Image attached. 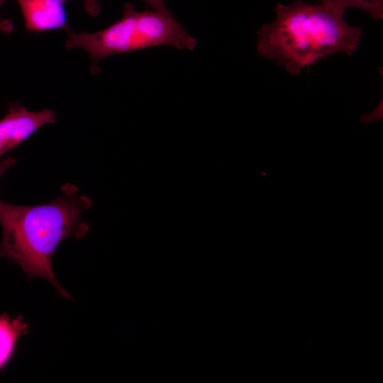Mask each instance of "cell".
I'll use <instances>...</instances> for the list:
<instances>
[{
    "mask_svg": "<svg viewBox=\"0 0 383 383\" xmlns=\"http://www.w3.org/2000/svg\"><path fill=\"white\" fill-rule=\"evenodd\" d=\"M77 191L74 185H65L62 196L39 206H17L0 200V259L7 257L18 264L28 278L48 279L68 299L71 296L57 281L51 261L62 240L81 238L89 231L82 214L92 202Z\"/></svg>",
    "mask_w": 383,
    "mask_h": 383,
    "instance_id": "1",
    "label": "cell"
},
{
    "mask_svg": "<svg viewBox=\"0 0 383 383\" xmlns=\"http://www.w3.org/2000/svg\"><path fill=\"white\" fill-rule=\"evenodd\" d=\"M274 11V20L256 32L257 50L292 76L331 55H352L363 34L360 27L344 21V13L322 3H278Z\"/></svg>",
    "mask_w": 383,
    "mask_h": 383,
    "instance_id": "2",
    "label": "cell"
},
{
    "mask_svg": "<svg viewBox=\"0 0 383 383\" xmlns=\"http://www.w3.org/2000/svg\"><path fill=\"white\" fill-rule=\"evenodd\" d=\"M66 32V48L84 50L91 60L93 73L99 70V62L109 56L160 45L192 50L197 44L170 13L154 9L138 11L130 3L124 5L121 18L101 30Z\"/></svg>",
    "mask_w": 383,
    "mask_h": 383,
    "instance_id": "3",
    "label": "cell"
},
{
    "mask_svg": "<svg viewBox=\"0 0 383 383\" xmlns=\"http://www.w3.org/2000/svg\"><path fill=\"white\" fill-rule=\"evenodd\" d=\"M55 118V112L50 109L30 111L19 104H11L6 114L0 120V157L41 127L54 123Z\"/></svg>",
    "mask_w": 383,
    "mask_h": 383,
    "instance_id": "4",
    "label": "cell"
},
{
    "mask_svg": "<svg viewBox=\"0 0 383 383\" xmlns=\"http://www.w3.org/2000/svg\"><path fill=\"white\" fill-rule=\"evenodd\" d=\"M21 10L27 31L40 33L71 29L65 4L68 0H16Z\"/></svg>",
    "mask_w": 383,
    "mask_h": 383,
    "instance_id": "5",
    "label": "cell"
},
{
    "mask_svg": "<svg viewBox=\"0 0 383 383\" xmlns=\"http://www.w3.org/2000/svg\"><path fill=\"white\" fill-rule=\"evenodd\" d=\"M28 330V324L21 317L10 318L6 314L0 315V370L11 358L16 342Z\"/></svg>",
    "mask_w": 383,
    "mask_h": 383,
    "instance_id": "6",
    "label": "cell"
},
{
    "mask_svg": "<svg viewBox=\"0 0 383 383\" xmlns=\"http://www.w3.org/2000/svg\"><path fill=\"white\" fill-rule=\"evenodd\" d=\"M322 4L344 13L345 9L356 8L369 13L373 20L383 18V0H321Z\"/></svg>",
    "mask_w": 383,
    "mask_h": 383,
    "instance_id": "7",
    "label": "cell"
},
{
    "mask_svg": "<svg viewBox=\"0 0 383 383\" xmlns=\"http://www.w3.org/2000/svg\"><path fill=\"white\" fill-rule=\"evenodd\" d=\"M382 120V103H379V104L377 106L375 110H374L370 114H363L361 117L360 122V123H369L371 121H376V120Z\"/></svg>",
    "mask_w": 383,
    "mask_h": 383,
    "instance_id": "8",
    "label": "cell"
},
{
    "mask_svg": "<svg viewBox=\"0 0 383 383\" xmlns=\"http://www.w3.org/2000/svg\"><path fill=\"white\" fill-rule=\"evenodd\" d=\"M84 9L89 15L96 16L100 13V2L99 0H84Z\"/></svg>",
    "mask_w": 383,
    "mask_h": 383,
    "instance_id": "9",
    "label": "cell"
},
{
    "mask_svg": "<svg viewBox=\"0 0 383 383\" xmlns=\"http://www.w3.org/2000/svg\"><path fill=\"white\" fill-rule=\"evenodd\" d=\"M147 4L152 9L164 13H170L165 3V0H142Z\"/></svg>",
    "mask_w": 383,
    "mask_h": 383,
    "instance_id": "10",
    "label": "cell"
},
{
    "mask_svg": "<svg viewBox=\"0 0 383 383\" xmlns=\"http://www.w3.org/2000/svg\"><path fill=\"white\" fill-rule=\"evenodd\" d=\"M16 162V159L13 157H8L0 160V179L4 172L14 165Z\"/></svg>",
    "mask_w": 383,
    "mask_h": 383,
    "instance_id": "11",
    "label": "cell"
},
{
    "mask_svg": "<svg viewBox=\"0 0 383 383\" xmlns=\"http://www.w3.org/2000/svg\"><path fill=\"white\" fill-rule=\"evenodd\" d=\"M5 1L6 0H0V8ZM0 30L3 31L9 30V27L4 25V22H2L1 18H0Z\"/></svg>",
    "mask_w": 383,
    "mask_h": 383,
    "instance_id": "12",
    "label": "cell"
},
{
    "mask_svg": "<svg viewBox=\"0 0 383 383\" xmlns=\"http://www.w3.org/2000/svg\"><path fill=\"white\" fill-rule=\"evenodd\" d=\"M262 174L263 176H266V175H267V173H266V172H262Z\"/></svg>",
    "mask_w": 383,
    "mask_h": 383,
    "instance_id": "13",
    "label": "cell"
}]
</instances>
